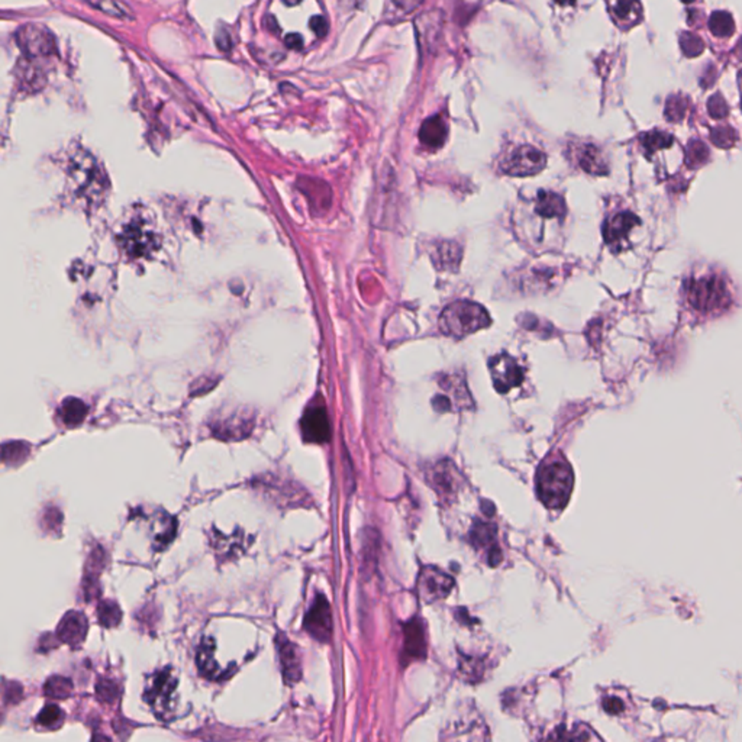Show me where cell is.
Wrapping results in <instances>:
<instances>
[{
  "label": "cell",
  "mask_w": 742,
  "mask_h": 742,
  "mask_svg": "<svg viewBox=\"0 0 742 742\" xmlns=\"http://www.w3.org/2000/svg\"><path fill=\"white\" fill-rule=\"evenodd\" d=\"M574 486V474L564 458L545 461L536 476L538 498L552 511L563 509L569 502Z\"/></svg>",
  "instance_id": "obj_1"
},
{
  "label": "cell",
  "mask_w": 742,
  "mask_h": 742,
  "mask_svg": "<svg viewBox=\"0 0 742 742\" xmlns=\"http://www.w3.org/2000/svg\"><path fill=\"white\" fill-rule=\"evenodd\" d=\"M487 311L476 302L457 300L448 304L440 316V328L448 337L464 338L490 326Z\"/></svg>",
  "instance_id": "obj_2"
},
{
  "label": "cell",
  "mask_w": 742,
  "mask_h": 742,
  "mask_svg": "<svg viewBox=\"0 0 742 742\" xmlns=\"http://www.w3.org/2000/svg\"><path fill=\"white\" fill-rule=\"evenodd\" d=\"M686 293L689 303L701 312L719 311L730 303L728 289L716 275H705L689 280L686 283Z\"/></svg>",
  "instance_id": "obj_3"
},
{
  "label": "cell",
  "mask_w": 742,
  "mask_h": 742,
  "mask_svg": "<svg viewBox=\"0 0 742 742\" xmlns=\"http://www.w3.org/2000/svg\"><path fill=\"white\" fill-rule=\"evenodd\" d=\"M547 164V155L532 145H520L511 154H507L502 162V170L515 177L534 176L544 170Z\"/></svg>",
  "instance_id": "obj_4"
},
{
  "label": "cell",
  "mask_w": 742,
  "mask_h": 742,
  "mask_svg": "<svg viewBox=\"0 0 742 742\" xmlns=\"http://www.w3.org/2000/svg\"><path fill=\"white\" fill-rule=\"evenodd\" d=\"M17 42L26 58L48 57L55 52V38L46 26L28 23L17 32Z\"/></svg>",
  "instance_id": "obj_5"
},
{
  "label": "cell",
  "mask_w": 742,
  "mask_h": 742,
  "mask_svg": "<svg viewBox=\"0 0 742 742\" xmlns=\"http://www.w3.org/2000/svg\"><path fill=\"white\" fill-rule=\"evenodd\" d=\"M491 380L499 393H507L523 382V370L509 354H499L489 361Z\"/></svg>",
  "instance_id": "obj_6"
},
{
  "label": "cell",
  "mask_w": 742,
  "mask_h": 742,
  "mask_svg": "<svg viewBox=\"0 0 742 742\" xmlns=\"http://www.w3.org/2000/svg\"><path fill=\"white\" fill-rule=\"evenodd\" d=\"M454 587V580L447 573L433 567H425L420 570L418 578V593L419 598L427 602H435L447 598L451 589Z\"/></svg>",
  "instance_id": "obj_7"
},
{
  "label": "cell",
  "mask_w": 742,
  "mask_h": 742,
  "mask_svg": "<svg viewBox=\"0 0 742 742\" xmlns=\"http://www.w3.org/2000/svg\"><path fill=\"white\" fill-rule=\"evenodd\" d=\"M304 629H306L316 641L328 643L332 635V616L331 607L325 596L319 594L309 612L304 618Z\"/></svg>",
  "instance_id": "obj_8"
},
{
  "label": "cell",
  "mask_w": 742,
  "mask_h": 742,
  "mask_svg": "<svg viewBox=\"0 0 742 742\" xmlns=\"http://www.w3.org/2000/svg\"><path fill=\"white\" fill-rule=\"evenodd\" d=\"M302 433L308 442L324 444L331 438V425L324 406H312L302 418Z\"/></svg>",
  "instance_id": "obj_9"
},
{
  "label": "cell",
  "mask_w": 742,
  "mask_h": 742,
  "mask_svg": "<svg viewBox=\"0 0 742 742\" xmlns=\"http://www.w3.org/2000/svg\"><path fill=\"white\" fill-rule=\"evenodd\" d=\"M403 661L424 660L427 657L425 627L419 619H412L404 625Z\"/></svg>",
  "instance_id": "obj_10"
},
{
  "label": "cell",
  "mask_w": 742,
  "mask_h": 742,
  "mask_svg": "<svg viewBox=\"0 0 742 742\" xmlns=\"http://www.w3.org/2000/svg\"><path fill=\"white\" fill-rule=\"evenodd\" d=\"M176 687V680L167 672H159L155 676H153L151 685L145 692V699L153 706L162 707L163 710L168 709V703L171 702V696Z\"/></svg>",
  "instance_id": "obj_11"
},
{
  "label": "cell",
  "mask_w": 742,
  "mask_h": 742,
  "mask_svg": "<svg viewBox=\"0 0 742 742\" xmlns=\"http://www.w3.org/2000/svg\"><path fill=\"white\" fill-rule=\"evenodd\" d=\"M639 225V217L631 212H622L614 215L605 222L603 238L606 244L615 245L628 237L631 229Z\"/></svg>",
  "instance_id": "obj_12"
},
{
  "label": "cell",
  "mask_w": 742,
  "mask_h": 742,
  "mask_svg": "<svg viewBox=\"0 0 742 742\" xmlns=\"http://www.w3.org/2000/svg\"><path fill=\"white\" fill-rule=\"evenodd\" d=\"M87 634V621L83 614L70 612L58 625L57 636L61 643H66L71 647H77L83 643Z\"/></svg>",
  "instance_id": "obj_13"
},
{
  "label": "cell",
  "mask_w": 742,
  "mask_h": 742,
  "mask_svg": "<svg viewBox=\"0 0 742 742\" xmlns=\"http://www.w3.org/2000/svg\"><path fill=\"white\" fill-rule=\"evenodd\" d=\"M607 3L614 21L623 29L632 28L643 19V6L639 0H609Z\"/></svg>",
  "instance_id": "obj_14"
},
{
  "label": "cell",
  "mask_w": 742,
  "mask_h": 742,
  "mask_svg": "<svg viewBox=\"0 0 742 742\" xmlns=\"http://www.w3.org/2000/svg\"><path fill=\"white\" fill-rule=\"evenodd\" d=\"M277 643H279V654H280V661H282V668H283V674H284L286 681L287 683L299 681L302 676V667H300V658H299V652H297L296 645L287 641V639L284 638L277 639Z\"/></svg>",
  "instance_id": "obj_15"
},
{
  "label": "cell",
  "mask_w": 742,
  "mask_h": 742,
  "mask_svg": "<svg viewBox=\"0 0 742 742\" xmlns=\"http://www.w3.org/2000/svg\"><path fill=\"white\" fill-rule=\"evenodd\" d=\"M420 142L428 148H440L447 139V124L441 116H432L427 119L419 130Z\"/></svg>",
  "instance_id": "obj_16"
},
{
  "label": "cell",
  "mask_w": 742,
  "mask_h": 742,
  "mask_svg": "<svg viewBox=\"0 0 742 742\" xmlns=\"http://www.w3.org/2000/svg\"><path fill=\"white\" fill-rule=\"evenodd\" d=\"M535 211L544 217H563L565 215V203L558 193L540 191L536 195Z\"/></svg>",
  "instance_id": "obj_17"
},
{
  "label": "cell",
  "mask_w": 742,
  "mask_h": 742,
  "mask_svg": "<svg viewBox=\"0 0 742 742\" xmlns=\"http://www.w3.org/2000/svg\"><path fill=\"white\" fill-rule=\"evenodd\" d=\"M578 164L585 171L596 174V176H602V174H606L607 171L601 151L593 147V145H586V147L581 150V153L578 154Z\"/></svg>",
  "instance_id": "obj_18"
},
{
  "label": "cell",
  "mask_w": 742,
  "mask_h": 742,
  "mask_svg": "<svg viewBox=\"0 0 742 742\" xmlns=\"http://www.w3.org/2000/svg\"><path fill=\"white\" fill-rule=\"evenodd\" d=\"M58 413H60V418L66 425L76 427L84 420L87 415V406L76 398H70L63 402Z\"/></svg>",
  "instance_id": "obj_19"
},
{
  "label": "cell",
  "mask_w": 742,
  "mask_h": 742,
  "mask_svg": "<svg viewBox=\"0 0 742 742\" xmlns=\"http://www.w3.org/2000/svg\"><path fill=\"white\" fill-rule=\"evenodd\" d=\"M709 28H710L712 34H714L715 37L725 38V37L732 35L734 31H735L732 14L728 13V12H725V10L714 12L710 14Z\"/></svg>",
  "instance_id": "obj_20"
},
{
  "label": "cell",
  "mask_w": 742,
  "mask_h": 742,
  "mask_svg": "<svg viewBox=\"0 0 742 742\" xmlns=\"http://www.w3.org/2000/svg\"><path fill=\"white\" fill-rule=\"evenodd\" d=\"M97 614H99L100 623L104 625V627H106V628L116 627V625L121 622V618H122L119 606L116 605L115 602H110V601L101 602L99 609H97Z\"/></svg>",
  "instance_id": "obj_21"
},
{
  "label": "cell",
  "mask_w": 742,
  "mask_h": 742,
  "mask_svg": "<svg viewBox=\"0 0 742 742\" xmlns=\"http://www.w3.org/2000/svg\"><path fill=\"white\" fill-rule=\"evenodd\" d=\"M672 144H673V137L665 133H660V130H652V133H648L643 137V145L650 154H654L663 148L672 147Z\"/></svg>",
  "instance_id": "obj_22"
},
{
  "label": "cell",
  "mask_w": 742,
  "mask_h": 742,
  "mask_svg": "<svg viewBox=\"0 0 742 742\" xmlns=\"http://www.w3.org/2000/svg\"><path fill=\"white\" fill-rule=\"evenodd\" d=\"M709 158V150L702 141H692L686 153V163L690 168L705 164Z\"/></svg>",
  "instance_id": "obj_23"
},
{
  "label": "cell",
  "mask_w": 742,
  "mask_h": 742,
  "mask_svg": "<svg viewBox=\"0 0 742 742\" xmlns=\"http://www.w3.org/2000/svg\"><path fill=\"white\" fill-rule=\"evenodd\" d=\"M46 694L52 699H66L70 696L72 686L71 681L64 677H52L46 683Z\"/></svg>",
  "instance_id": "obj_24"
},
{
  "label": "cell",
  "mask_w": 742,
  "mask_h": 742,
  "mask_svg": "<svg viewBox=\"0 0 742 742\" xmlns=\"http://www.w3.org/2000/svg\"><path fill=\"white\" fill-rule=\"evenodd\" d=\"M736 133L731 126H716L710 130V139L716 147L731 148L736 142Z\"/></svg>",
  "instance_id": "obj_25"
},
{
  "label": "cell",
  "mask_w": 742,
  "mask_h": 742,
  "mask_svg": "<svg viewBox=\"0 0 742 742\" xmlns=\"http://www.w3.org/2000/svg\"><path fill=\"white\" fill-rule=\"evenodd\" d=\"M28 454H29V448L28 445L22 442H10V444L3 445V462L5 464L17 465L25 461Z\"/></svg>",
  "instance_id": "obj_26"
},
{
  "label": "cell",
  "mask_w": 742,
  "mask_h": 742,
  "mask_svg": "<svg viewBox=\"0 0 742 742\" xmlns=\"http://www.w3.org/2000/svg\"><path fill=\"white\" fill-rule=\"evenodd\" d=\"M90 2L99 8L100 10H104L105 13L110 14V17H115V18H121V19H126L129 17V8H126L125 5H122L119 0H90Z\"/></svg>",
  "instance_id": "obj_27"
},
{
  "label": "cell",
  "mask_w": 742,
  "mask_h": 742,
  "mask_svg": "<svg viewBox=\"0 0 742 742\" xmlns=\"http://www.w3.org/2000/svg\"><path fill=\"white\" fill-rule=\"evenodd\" d=\"M63 719H64L63 710L55 705L46 706L38 715V723H41L42 726H47V728H55V726L61 725Z\"/></svg>",
  "instance_id": "obj_28"
},
{
  "label": "cell",
  "mask_w": 742,
  "mask_h": 742,
  "mask_svg": "<svg viewBox=\"0 0 742 742\" xmlns=\"http://www.w3.org/2000/svg\"><path fill=\"white\" fill-rule=\"evenodd\" d=\"M680 46H681L683 54H685L686 57H697V55H701L705 50L703 41L697 35H693L689 32L683 34L680 37Z\"/></svg>",
  "instance_id": "obj_29"
},
{
  "label": "cell",
  "mask_w": 742,
  "mask_h": 742,
  "mask_svg": "<svg viewBox=\"0 0 742 742\" xmlns=\"http://www.w3.org/2000/svg\"><path fill=\"white\" fill-rule=\"evenodd\" d=\"M493 538H494V527L491 525H487V523H476L473 531H471V541L474 545L477 547H485V545H491L494 547L491 543H493Z\"/></svg>",
  "instance_id": "obj_30"
},
{
  "label": "cell",
  "mask_w": 742,
  "mask_h": 742,
  "mask_svg": "<svg viewBox=\"0 0 742 742\" xmlns=\"http://www.w3.org/2000/svg\"><path fill=\"white\" fill-rule=\"evenodd\" d=\"M685 112H686L685 99L678 97V96L668 99L667 108H665V115H667L668 121H673V122L681 121L683 116H685Z\"/></svg>",
  "instance_id": "obj_31"
},
{
  "label": "cell",
  "mask_w": 742,
  "mask_h": 742,
  "mask_svg": "<svg viewBox=\"0 0 742 742\" xmlns=\"http://www.w3.org/2000/svg\"><path fill=\"white\" fill-rule=\"evenodd\" d=\"M707 110H709V115L714 119H722V118H725L726 115L730 113V108H728V105H726L725 99L721 95H715V96H712L709 99Z\"/></svg>",
  "instance_id": "obj_32"
},
{
  "label": "cell",
  "mask_w": 742,
  "mask_h": 742,
  "mask_svg": "<svg viewBox=\"0 0 742 742\" xmlns=\"http://www.w3.org/2000/svg\"><path fill=\"white\" fill-rule=\"evenodd\" d=\"M97 694L101 701L113 702L116 697H118V693H116V685L108 680H105V683L100 681L97 685Z\"/></svg>",
  "instance_id": "obj_33"
},
{
  "label": "cell",
  "mask_w": 742,
  "mask_h": 742,
  "mask_svg": "<svg viewBox=\"0 0 742 742\" xmlns=\"http://www.w3.org/2000/svg\"><path fill=\"white\" fill-rule=\"evenodd\" d=\"M603 709L607 714L618 715L623 710V702L618 699V697H607V699L603 701Z\"/></svg>",
  "instance_id": "obj_34"
},
{
  "label": "cell",
  "mask_w": 742,
  "mask_h": 742,
  "mask_svg": "<svg viewBox=\"0 0 742 742\" xmlns=\"http://www.w3.org/2000/svg\"><path fill=\"white\" fill-rule=\"evenodd\" d=\"M311 29L318 37H325L328 34V23L322 17H313L311 19Z\"/></svg>",
  "instance_id": "obj_35"
},
{
  "label": "cell",
  "mask_w": 742,
  "mask_h": 742,
  "mask_svg": "<svg viewBox=\"0 0 742 742\" xmlns=\"http://www.w3.org/2000/svg\"><path fill=\"white\" fill-rule=\"evenodd\" d=\"M286 47L290 50H302L303 47V38L299 34H290L284 38Z\"/></svg>",
  "instance_id": "obj_36"
},
{
  "label": "cell",
  "mask_w": 742,
  "mask_h": 742,
  "mask_svg": "<svg viewBox=\"0 0 742 742\" xmlns=\"http://www.w3.org/2000/svg\"><path fill=\"white\" fill-rule=\"evenodd\" d=\"M433 407L438 412H447L451 409V400L447 396H436L432 400Z\"/></svg>",
  "instance_id": "obj_37"
},
{
  "label": "cell",
  "mask_w": 742,
  "mask_h": 742,
  "mask_svg": "<svg viewBox=\"0 0 742 742\" xmlns=\"http://www.w3.org/2000/svg\"><path fill=\"white\" fill-rule=\"evenodd\" d=\"M556 3L563 5V6H569V5H574L576 0H556Z\"/></svg>",
  "instance_id": "obj_38"
},
{
  "label": "cell",
  "mask_w": 742,
  "mask_h": 742,
  "mask_svg": "<svg viewBox=\"0 0 742 742\" xmlns=\"http://www.w3.org/2000/svg\"><path fill=\"white\" fill-rule=\"evenodd\" d=\"M282 2L284 5H287V6H296V5H299L302 2V0H282Z\"/></svg>",
  "instance_id": "obj_39"
},
{
  "label": "cell",
  "mask_w": 742,
  "mask_h": 742,
  "mask_svg": "<svg viewBox=\"0 0 742 742\" xmlns=\"http://www.w3.org/2000/svg\"><path fill=\"white\" fill-rule=\"evenodd\" d=\"M738 51H739V57L742 58V39H741L739 43H738Z\"/></svg>",
  "instance_id": "obj_40"
},
{
  "label": "cell",
  "mask_w": 742,
  "mask_h": 742,
  "mask_svg": "<svg viewBox=\"0 0 742 742\" xmlns=\"http://www.w3.org/2000/svg\"><path fill=\"white\" fill-rule=\"evenodd\" d=\"M683 2H686V3H690V2H693V0H683Z\"/></svg>",
  "instance_id": "obj_41"
}]
</instances>
